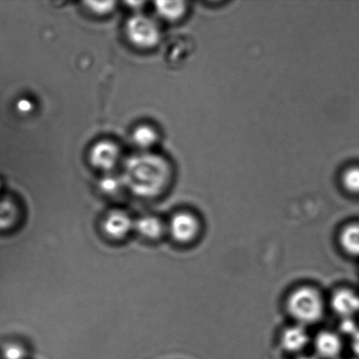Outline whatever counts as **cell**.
<instances>
[{
    "label": "cell",
    "instance_id": "obj_8",
    "mask_svg": "<svg viewBox=\"0 0 359 359\" xmlns=\"http://www.w3.org/2000/svg\"><path fill=\"white\" fill-rule=\"evenodd\" d=\"M309 343V335L304 325H294L287 327L281 334L280 344L288 353H298Z\"/></svg>",
    "mask_w": 359,
    "mask_h": 359
},
{
    "label": "cell",
    "instance_id": "obj_6",
    "mask_svg": "<svg viewBox=\"0 0 359 359\" xmlns=\"http://www.w3.org/2000/svg\"><path fill=\"white\" fill-rule=\"evenodd\" d=\"M135 220L122 210H114L105 217L102 228L105 234L112 239H122L133 231Z\"/></svg>",
    "mask_w": 359,
    "mask_h": 359
},
{
    "label": "cell",
    "instance_id": "obj_19",
    "mask_svg": "<svg viewBox=\"0 0 359 359\" xmlns=\"http://www.w3.org/2000/svg\"><path fill=\"white\" fill-rule=\"evenodd\" d=\"M340 330L344 335L351 337L358 332L359 327L353 318H343V321L340 325Z\"/></svg>",
    "mask_w": 359,
    "mask_h": 359
},
{
    "label": "cell",
    "instance_id": "obj_1",
    "mask_svg": "<svg viewBox=\"0 0 359 359\" xmlns=\"http://www.w3.org/2000/svg\"><path fill=\"white\" fill-rule=\"evenodd\" d=\"M172 177L170 163L164 157L143 154L130 158L125 165L122 181L136 196L150 198L167 188Z\"/></svg>",
    "mask_w": 359,
    "mask_h": 359
},
{
    "label": "cell",
    "instance_id": "obj_3",
    "mask_svg": "<svg viewBox=\"0 0 359 359\" xmlns=\"http://www.w3.org/2000/svg\"><path fill=\"white\" fill-rule=\"evenodd\" d=\"M126 35L136 47L150 49L160 41V27L156 20L144 14H136L126 21Z\"/></svg>",
    "mask_w": 359,
    "mask_h": 359
},
{
    "label": "cell",
    "instance_id": "obj_20",
    "mask_svg": "<svg viewBox=\"0 0 359 359\" xmlns=\"http://www.w3.org/2000/svg\"><path fill=\"white\" fill-rule=\"evenodd\" d=\"M351 348H353L354 353L359 358V330L351 337Z\"/></svg>",
    "mask_w": 359,
    "mask_h": 359
},
{
    "label": "cell",
    "instance_id": "obj_14",
    "mask_svg": "<svg viewBox=\"0 0 359 359\" xmlns=\"http://www.w3.org/2000/svg\"><path fill=\"white\" fill-rule=\"evenodd\" d=\"M340 182L346 192L353 195H359V166L351 165L342 171Z\"/></svg>",
    "mask_w": 359,
    "mask_h": 359
},
{
    "label": "cell",
    "instance_id": "obj_9",
    "mask_svg": "<svg viewBox=\"0 0 359 359\" xmlns=\"http://www.w3.org/2000/svg\"><path fill=\"white\" fill-rule=\"evenodd\" d=\"M314 344L316 353L325 359L339 356L343 347L340 337L332 332H320L315 337Z\"/></svg>",
    "mask_w": 359,
    "mask_h": 359
},
{
    "label": "cell",
    "instance_id": "obj_5",
    "mask_svg": "<svg viewBox=\"0 0 359 359\" xmlns=\"http://www.w3.org/2000/svg\"><path fill=\"white\" fill-rule=\"evenodd\" d=\"M119 149L110 140H101L95 143L90 150L89 160L94 168L103 171H110L118 163Z\"/></svg>",
    "mask_w": 359,
    "mask_h": 359
},
{
    "label": "cell",
    "instance_id": "obj_13",
    "mask_svg": "<svg viewBox=\"0 0 359 359\" xmlns=\"http://www.w3.org/2000/svg\"><path fill=\"white\" fill-rule=\"evenodd\" d=\"M158 135L152 126L141 125L133 129L132 140L133 144L139 149H148L157 142Z\"/></svg>",
    "mask_w": 359,
    "mask_h": 359
},
{
    "label": "cell",
    "instance_id": "obj_15",
    "mask_svg": "<svg viewBox=\"0 0 359 359\" xmlns=\"http://www.w3.org/2000/svg\"><path fill=\"white\" fill-rule=\"evenodd\" d=\"M16 211L11 203H0V230L11 226L15 221Z\"/></svg>",
    "mask_w": 359,
    "mask_h": 359
},
{
    "label": "cell",
    "instance_id": "obj_21",
    "mask_svg": "<svg viewBox=\"0 0 359 359\" xmlns=\"http://www.w3.org/2000/svg\"><path fill=\"white\" fill-rule=\"evenodd\" d=\"M129 7H131V8H141V6L143 5L144 2H139V1H132V2H126Z\"/></svg>",
    "mask_w": 359,
    "mask_h": 359
},
{
    "label": "cell",
    "instance_id": "obj_7",
    "mask_svg": "<svg viewBox=\"0 0 359 359\" xmlns=\"http://www.w3.org/2000/svg\"><path fill=\"white\" fill-rule=\"evenodd\" d=\"M332 307L343 318H353L359 312V295L353 290H339L332 295Z\"/></svg>",
    "mask_w": 359,
    "mask_h": 359
},
{
    "label": "cell",
    "instance_id": "obj_17",
    "mask_svg": "<svg viewBox=\"0 0 359 359\" xmlns=\"http://www.w3.org/2000/svg\"><path fill=\"white\" fill-rule=\"evenodd\" d=\"M4 359H25L27 356L26 350L20 344H6L3 350Z\"/></svg>",
    "mask_w": 359,
    "mask_h": 359
},
{
    "label": "cell",
    "instance_id": "obj_16",
    "mask_svg": "<svg viewBox=\"0 0 359 359\" xmlns=\"http://www.w3.org/2000/svg\"><path fill=\"white\" fill-rule=\"evenodd\" d=\"M86 8L91 13L98 14V15H105L112 12L115 8L116 2L115 1H88L84 2Z\"/></svg>",
    "mask_w": 359,
    "mask_h": 359
},
{
    "label": "cell",
    "instance_id": "obj_22",
    "mask_svg": "<svg viewBox=\"0 0 359 359\" xmlns=\"http://www.w3.org/2000/svg\"><path fill=\"white\" fill-rule=\"evenodd\" d=\"M297 359H316V358H313V357H308V356H302V357L298 358Z\"/></svg>",
    "mask_w": 359,
    "mask_h": 359
},
{
    "label": "cell",
    "instance_id": "obj_10",
    "mask_svg": "<svg viewBox=\"0 0 359 359\" xmlns=\"http://www.w3.org/2000/svg\"><path fill=\"white\" fill-rule=\"evenodd\" d=\"M167 228L160 218L146 215L135 220L133 231H136L141 237L155 241L163 236Z\"/></svg>",
    "mask_w": 359,
    "mask_h": 359
},
{
    "label": "cell",
    "instance_id": "obj_18",
    "mask_svg": "<svg viewBox=\"0 0 359 359\" xmlns=\"http://www.w3.org/2000/svg\"><path fill=\"white\" fill-rule=\"evenodd\" d=\"M100 185L103 191L114 194L118 191L119 187L124 185V183H123L122 180L119 181V179L115 177H107L102 180Z\"/></svg>",
    "mask_w": 359,
    "mask_h": 359
},
{
    "label": "cell",
    "instance_id": "obj_2",
    "mask_svg": "<svg viewBox=\"0 0 359 359\" xmlns=\"http://www.w3.org/2000/svg\"><path fill=\"white\" fill-rule=\"evenodd\" d=\"M287 308L290 316L299 325H312L322 319L325 302L314 287H301L287 298Z\"/></svg>",
    "mask_w": 359,
    "mask_h": 359
},
{
    "label": "cell",
    "instance_id": "obj_11",
    "mask_svg": "<svg viewBox=\"0 0 359 359\" xmlns=\"http://www.w3.org/2000/svg\"><path fill=\"white\" fill-rule=\"evenodd\" d=\"M155 8L158 15L169 22L181 20L188 12V3L184 1H157Z\"/></svg>",
    "mask_w": 359,
    "mask_h": 359
},
{
    "label": "cell",
    "instance_id": "obj_4",
    "mask_svg": "<svg viewBox=\"0 0 359 359\" xmlns=\"http://www.w3.org/2000/svg\"><path fill=\"white\" fill-rule=\"evenodd\" d=\"M200 229L198 218L186 211L174 214L167 225V230L171 238L181 244H188L195 241Z\"/></svg>",
    "mask_w": 359,
    "mask_h": 359
},
{
    "label": "cell",
    "instance_id": "obj_12",
    "mask_svg": "<svg viewBox=\"0 0 359 359\" xmlns=\"http://www.w3.org/2000/svg\"><path fill=\"white\" fill-rule=\"evenodd\" d=\"M339 241L344 251L353 256H359V224H351L341 231Z\"/></svg>",
    "mask_w": 359,
    "mask_h": 359
}]
</instances>
